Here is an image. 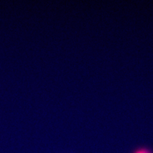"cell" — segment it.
I'll use <instances>...</instances> for the list:
<instances>
[{
    "label": "cell",
    "mask_w": 153,
    "mask_h": 153,
    "mask_svg": "<svg viewBox=\"0 0 153 153\" xmlns=\"http://www.w3.org/2000/svg\"><path fill=\"white\" fill-rule=\"evenodd\" d=\"M132 153H153V151L147 147H140L135 149Z\"/></svg>",
    "instance_id": "1"
}]
</instances>
